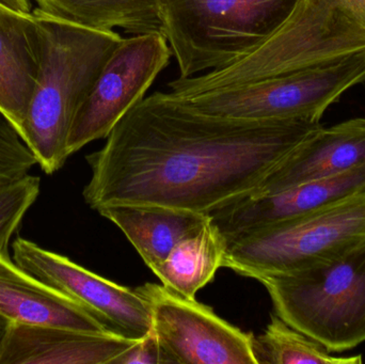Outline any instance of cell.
<instances>
[{"label":"cell","instance_id":"1","mask_svg":"<svg viewBox=\"0 0 365 364\" xmlns=\"http://www.w3.org/2000/svg\"><path fill=\"white\" fill-rule=\"evenodd\" d=\"M310 120L249 121L205 115L156 92L115 124L87 156L91 209L151 204L208 214L250 194L307 137Z\"/></svg>","mask_w":365,"mask_h":364},{"label":"cell","instance_id":"2","mask_svg":"<svg viewBox=\"0 0 365 364\" xmlns=\"http://www.w3.org/2000/svg\"><path fill=\"white\" fill-rule=\"evenodd\" d=\"M34 16L40 66L21 136L41 169L53 175L70 156L68 140L75 117L122 38L117 32Z\"/></svg>","mask_w":365,"mask_h":364},{"label":"cell","instance_id":"3","mask_svg":"<svg viewBox=\"0 0 365 364\" xmlns=\"http://www.w3.org/2000/svg\"><path fill=\"white\" fill-rule=\"evenodd\" d=\"M365 49V0H299L282 28L242 61L169 83L190 98L341 59Z\"/></svg>","mask_w":365,"mask_h":364},{"label":"cell","instance_id":"4","mask_svg":"<svg viewBox=\"0 0 365 364\" xmlns=\"http://www.w3.org/2000/svg\"><path fill=\"white\" fill-rule=\"evenodd\" d=\"M299 0H160L163 36L188 78L233 66L289 21Z\"/></svg>","mask_w":365,"mask_h":364},{"label":"cell","instance_id":"5","mask_svg":"<svg viewBox=\"0 0 365 364\" xmlns=\"http://www.w3.org/2000/svg\"><path fill=\"white\" fill-rule=\"evenodd\" d=\"M225 241L222 267L252 279L334 264L365 244V189Z\"/></svg>","mask_w":365,"mask_h":364},{"label":"cell","instance_id":"6","mask_svg":"<svg viewBox=\"0 0 365 364\" xmlns=\"http://www.w3.org/2000/svg\"><path fill=\"white\" fill-rule=\"evenodd\" d=\"M255 280L281 320L331 354L365 342V244L327 266Z\"/></svg>","mask_w":365,"mask_h":364},{"label":"cell","instance_id":"7","mask_svg":"<svg viewBox=\"0 0 365 364\" xmlns=\"http://www.w3.org/2000/svg\"><path fill=\"white\" fill-rule=\"evenodd\" d=\"M364 81L365 49L310 68L182 98L195 110L215 117L319 122L330 105Z\"/></svg>","mask_w":365,"mask_h":364},{"label":"cell","instance_id":"8","mask_svg":"<svg viewBox=\"0 0 365 364\" xmlns=\"http://www.w3.org/2000/svg\"><path fill=\"white\" fill-rule=\"evenodd\" d=\"M173 51L160 33L122 38L101 71L71 128L68 155L105 138L137 103L145 98Z\"/></svg>","mask_w":365,"mask_h":364},{"label":"cell","instance_id":"9","mask_svg":"<svg viewBox=\"0 0 365 364\" xmlns=\"http://www.w3.org/2000/svg\"><path fill=\"white\" fill-rule=\"evenodd\" d=\"M136 292L147 301L152 329L173 363L257 364L255 336L225 322L195 298L163 284H145Z\"/></svg>","mask_w":365,"mask_h":364},{"label":"cell","instance_id":"10","mask_svg":"<svg viewBox=\"0 0 365 364\" xmlns=\"http://www.w3.org/2000/svg\"><path fill=\"white\" fill-rule=\"evenodd\" d=\"M13 261L43 284L59 291L93 314L111 331L140 340L152 329L147 301L136 292L101 277L66 256L28 239H15Z\"/></svg>","mask_w":365,"mask_h":364},{"label":"cell","instance_id":"11","mask_svg":"<svg viewBox=\"0 0 365 364\" xmlns=\"http://www.w3.org/2000/svg\"><path fill=\"white\" fill-rule=\"evenodd\" d=\"M365 189V162L334 177L248 196L208 214L225 241L336 204Z\"/></svg>","mask_w":365,"mask_h":364},{"label":"cell","instance_id":"12","mask_svg":"<svg viewBox=\"0 0 365 364\" xmlns=\"http://www.w3.org/2000/svg\"><path fill=\"white\" fill-rule=\"evenodd\" d=\"M138 341L113 331L90 333L12 323L0 364H113Z\"/></svg>","mask_w":365,"mask_h":364},{"label":"cell","instance_id":"13","mask_svg":"<svg viewBox=\"0 0 365 364\" xmlns=\"http://www.w3.org/2000/svg\"><path fill=\"white\" fill-rule=\"evenodd\" d=\"M364 162L365 118L329 128L322 126L299 143L248 196L272 194L334 177Z\"/></svg>","mask_w":365,"mask_h":364},{"label":"cell","instance_id":"14","mask_svg":"<svg viewBox=\"0 0 365 364\" xmlns=\"http://www.w3.org/2000/svg\"><path fill=\"white\" fill-rule=\"evenodd\" d=\"M0 313L19 324L90 333L111 331L76 301L21 269L9 248H0Z\"/></svg>","mask_w":365,"mask_h":364},{"label":"cell","instance_id":"15","mask_svg":"<svg viewBox=\"0 0 365 364\" xmlns=\"http://www.w3.org/2000/svg\"><path fill=\"white\" fill-rule=\"evenodd\" d=\"M40 56V32L34 13L24 14L0 4V110L21 135Z\"/></svg>","mask_w":365,"mask_h":364},{"label":"cell","instance_id":"16","mask_svg":"<svg viewBox=\"0 0 365 364\" xmlns=\"http://www.w3.org/2000/svg\"><path fill=\"white\" fill-rule=\"evenodd\" d=\"M96 211L125 234L151 271L210 218L206 214L151 204L117 203Z\"/></svg>","mask_w":365,"mask_h":364},{"label":"cell","instance_id":"17","mask_svg":"<svg viewBox=\"0 0 365 364\" xmlns=\"http://www.w3.org/2000/svg\"><path fill=\"white\" fill-rule=\"evenodd\" d=\"M32 13L98 31L163 34L160 0H32Z\"/></svg>","mask_w":365,"mask_h":364},{"label":"cell","instance_id":"18","mask_svg":"<svg viewBox=\"0 0 365 364\" xmlns=\"http://www.w3.org/2000/svg\"><path fill=\"white\" fill-rule=\"evenodd\" d=\"M227 241L210 217L192 234L182 239L153 273L169 290L195 299L222 267Z\"/></svg>","mask_w":365,"mask_h":364},{"label":"cell","instance_id":"19","mask_svg":"<svg viewBox=\"0 0 365 364\" xmlns=\"http://www.w3.org/2000/svg\"><path fill=\"white\" fill-rule=\"evenodd\" d=\"M257 364H361V356L339 357L281 320L276 313L263 335L253 340Z\"/></svg>","mask_w":365,"mask_h":364},{"label":"cell","instance_id":"20","mask_svg":"<svg viewBox=\"0 0 365 364\" xmlns=\"http://www.w3.org/2000/svg\"><path fill=\"white\" fill-rule=\"evenodd\" d=\"M40 189V177L30 175L0 187V248H9L11 237L36 202Z\"/></svg>","mask_w":365,"mask_h":364},{"label":"cell","instance_id":"21","mask_svg":"<svg viewBox=\"0 0 365 364\" xmlns=\"http://www.w3.org/2000/svg\"><path fill=\"white\" fill-rule=\"evenodd\" d=\"M36 162L13 122L0 110V187L29 175Z\"/></svg>","mask_w":365,"mask_h":364},{"label":"cell","instance_id":"22","mask_svg":"<svg viewBox=\"0 0 365 364\" xmlns=\"http://www.w3.org/2000/svg\"><path fill=\"white\" fill-rule=\"evenodd\" d=\"M173 363L160 343L153 329L139 340L130 350L118 357L113 364H166Z\"/></svg>","mask_w":365,"mask_h":364},{"label":"cell","instance_id":"23","mask_svg":"<svg viewBox=\"0 0 365 364\" xmlns=\"http://www.w3.org/2000/svg\"><path fill=\"white\" fill-rule=\"evenodd\" d=\"M0 4L24 14H29L34 11L31 0H0Z\"/></svg>","mask_w":365,"mask_h":364},{"label":"cell","instance_id":"24","mask_svg":"<svg viewBox=\"0 0 365 364\" xmlns=\"http://www.w3.org/2000/svg\"><path fill=\"white\" fill-rule=\"evenodd\" d=\"M11 324H12V322L0 313V350H1L2 344H4V339H6Z\"/></svg>","mask_w":365,"mask_h":364}]
</instances>
